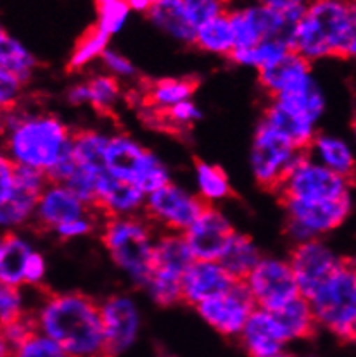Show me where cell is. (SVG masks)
Here are the masks:
<instances>
[{
    "instance_id": "6da1fadb",
    "label": "cell",
    "mask_w": 356,
    "mask_h": 357,
    "mask_svg": "<svg viewBox=\"0 0 356 357\" xmlns=\"http://www.w3.org/2000/svg\"><path fill=\"white\" fill-rule=\"evenodd\" d=\"M36 328L61 345L68 357H111L101 304L78 292H47L34 314Z\"/></svg>"
},
{
    "instance_id": "7a4b0ae2",
    "label": "cell",
    "mask_w": 356,
    "mask_h": 357,
    "mask_svg": "<svg viewBox=\"0 0 356 357\" xmlns=\"http://www.w3.org/2000/svg\"><path fill=\"white\" fill-rule=\"evenodd\" d=\"M7 158L20 166L49 174L70 154L73 133L52 114L24 112L20 107L3 112Z\"/></svg>"
},
{
    "instance_id": "3957f363",
    "label": "cell",
    "mask_w": 356,
    "mask_h": 357,
    "mask_svg": "<svg viewBox=\"0 0 356 357\" xmlns=\"http://www.w3.org/2000/svg\"><path fill=\"white\" fill-rule=\"evenodd\" d=\"M356 35V0H310L292 36V50L310 63L350 59Z\"/></svg>"
},
{
    "instance_id": "277c9868",
    "label": "cell",
    "mask_w": 356,
    "mask_h": 357,
    "mask_svg": "<svg viewBox=\"0 0 356 357\" xmlns=\"http://www.w3.org/2000/svg\"><path fill=\"white\" fill-rule=\"evenodd\" d=\"M103 243L116 266L125 271L135 285L147 287L156 242L151 227L144 220L135 216L106 218Z\"/></svg>"
},
{
    "instance_id": "5b68a950",
    "label": "cell",
    "mask_w": 356,
    "mask_h": 357,
    "mask_svg": "<svg viewBox=\"0 0 356 357\" xmlns=\"http://www.w3.org/2000/svg\"><path fill=\"white\" fill-rule=\"evenodd\" d=\"M317 323L343 340H351L356 323V269L348 257L310 298Z\"/></svg>"
},
{
    "instance_id": "8992f818",
    "label": "cell",
    "mask_w": 356,
    "mask_h": 357,
    "mask_svg": "<svg viewBox=\"0 0 356 357\" xmlns=\"http://www.w3.org/2000/svg\"><path fill=\"white\" fill-rule=\"evenodd\" d=\"M304 7L277 9L263 2H256L232 9L228 14L235 33V50L251 49L268 40H281L289 43L292 49V36L303 17Z\"/></svg>"
},
{
    "instance_id": "52a82bcc",
    "label": "cell",
    "mask_w": 356,
    "mask_h": 357,
    "mask_svg": "<svg viewBox=\"0 0 356 357\" xmlns=\"http://www.w3.org/2000/svg\"><path fill=\"white\" fill-rule=\"evenodd\" d=\"M194 261L184 233L168 231L159 236L154 245L151 278L145 287L156 304L168 307L181 302V282Z\"/></svg>"
},
{
    "instance_id": "ba28073f",
    "label": "cell",
    "mask_w": 356,
    "mask_h": 357,
    "mask_svg": "<svg viewBox=\"0 0 356 357\" xmlns=\"http://www.w3.org/2000/svg\"><path fill=\"white\" fill-rule=\"evenodd\" d=\"M308 152L310 149L303 151L296 147L290 138L261 119L254 135L253 151H251V166H253L254 178L261 187L277 194L290 169Z\"/></svg>"
},
{
    "instance_id": "9c48e42d",
    "label": "cell",
    "mask_w": 356,
    "mask_h": 357,
    "mask_svg": "<svg viewBox=\"0 0 356 357\" xmlns=\"http://www.w3.org/2000/svg\"><path fill=\"white\" fill-rule=\"evenodd\" d=\"M106 167L112 176L135 185L145 195L170 183L168 171L163 162L126 135L109 138Z\"/></svg>"
},
{
    "instance_id": "30bf717a",
    "label": "cell",
    "mask_w": 356,
    "mask_h": 357,
    "mask_svg": "<svg viewBox=\"0 0 356 357\" xmlns=\"http://www.w3.org/2000/svg\"><path fill=\"white\" fill-rule=\"evenodd\" d=\"M351 187L353 185L346 178L311 159L308 152L287 174L284 183L277 190V197L281 202H327L350 195Z\"/></svg>"
},
{
    "instance_id": "8fae6325",
    "label": "cell",
    "mask_w": 356,
    "mask_h": 357,
    "mask_svg": "<svg viewBox=\"0 0 356 357\" xmlns=\"http://www.w3.org/2000/svg\"><path fill=\"white\" fill-rule=\"evenodd\" d=\"M285 228L287 233L297 242L318 238L323 233L344 223L351 211V197H341L327 202H296L285 200Z\"/></svg>"
},
{
    "instance_id": "7c38bea8",
    "label": "cell",
    "mask_w": 356,
    "mask_h": 357,
    "mask_svg": "<svg viewBox=\"0 0 356 357\" xmlns=\"http://www.w3.org/2000/svg\"><path fill=\"white\" fill-rule=\"evenodd\" d=\"M209 206L202 197L188 194L181 187L168 183L145 199V216L172 233H185Z\"/></svg>"
},
{
    "instance_id": "4fadbf2b",
    "label": "cell",
    "mask_w": 356,
    "mask_h": 357,
    "mask_svg": "<svg viewBox=\"0 0 356 357\" xmlns=\"http://www.w3.org/2000/svg\"><path fill=\"white\" fill-rule=\"evenodd\" d=\"M246 285L256 302V307L272 312L279 311L301 295L289 261L261 259L246 278Z\"/></svg>"
},
{
    "instance_id": "5bb4252c",
    "label": "cell",
    "mask_w": 356,
    "mask_h": 357,
    "mask_svg": "<svg viewBox=\"0 0 356 357\" xmlns=\"http://www.w3.org/2000/svg\"><path fill=\"white\" fill-rule=\"evenodd\" d=\"M195 309L199 316L220 335L239 337L256 309V302L246 282H239L235 283L234 289L205 301Z\"/></svg>"
},
{
    "instance_id": "9a60e30c",
    "label": "cell",
    "mask_w": 356,
    "mask_h": 357,
    "mask_svg": "<svg viewBox=\"0 0 356 357\" xmlns=\"http://www.w3.org/2000/svg\"><path fill=\"white\" fill-rule=\"evenodd\" d=\"M343 257H337L318 238L297 242L289 256V264L299 285L301 295L310 298L315 290L332 275Z\"/></svg>"
},
{
    "instance_id": "2e32d148",
    "label": "cell",
    "mask_w": 356,
    "mask_h": 357,
    "mask_svg": "<svg viewBox=\"0 0 356 357\" xmlns=\"http://www.w3.org/2000/svg\"><path fill=\"white\" fill-rule=\"evenodd\" d=\"M47 180L42 171L16 164V181L14 190L3 202H0V220L3 228H16L34 220L36 206L42 192L45 190Z\"/></svg>"
},
{
    "instance_id": "e0dca14e",
    "label": "cell",
    "mask_w": 356,
    "mask_h": 357,
    "mask_svg": "<svg viewBox=\"0 0 356 357\" xmlns=\"http://www.w3.org/2000/svg\"><path fill=\"white\" fill-rule=\"evenodd\" d=\"M195 261H220L235 235L230 221L209 204L184 233Z\"/></svg>"
},
{
    "instance_id": "ac0fdd59",
    "label": "cell",
    "mask_w": 356,
    "mask_h": 357,
    "mask_svg": "<svg viewBox=\"0 0 356 357\" xmlns=\"http://www.w3.org/2000/svg\"><path fill=\"white\" fill-rule=\"evenodd\" d=\"M104 333L111 357L128 351L140 330V314L135 302L125 295H111L101 304Z\"/></svg>"
},
{
    "instance_id": "d6986e66",
    "label": "cell",
    "mask_w": 356,
    "mask_h": 357,
    "mask_svg": "<svg viewBox=\"0 0 356 357\" xmlns=\"http://www.w3.org/2000/svg\"><path fill=\"white\" fill-rule=\"evenodd\" d=\"M92 207L87 206L78 195H75L63 183H52L49 181L45 190L42 192L36 206L34 223L38 229H52L56 231L63 225L80 220V218L90 214Z\"/></svg>"
},
{
    "instance_id": "ffe728a7",
    "label": "cell",
    "mask_w": 356,
    "mask_h": 357,
    "mask_svg": "<svg viewBox=\"0 0 356 357\" xmlns=\"http://www.w3.org/2000/svg\"><path fill=\"white\" fill-rule=\"evenodd\" d=\"M235 280L220 261H194L181 282V302L198 307L205 301L234 289Z\"/></svg>"
},
{
    "instance_id": "44dd1931",
    "label": "cell",
    "mask_w": 356,
    "mask_h": 357,
    "mask_svg": "<svg viewBox=\"0 0 356 357\" xmlns=\"http://www.w3.org/2000/svg\"><path fill=\"white\" fill-rule=\"evenodd\" d=\"M239 338L249 357H274L284 352L289 342L274 312L261 307L254 309Z\"/></svg>"
},
{
    "instance_id": "7402d4cb",
    "label": "cell",
    "mask_w": 356,
    "mask_h": 357,
    "mask_svg": "<svg viewBox=\"0 0 356 357\" xmlns=\"http://www.w3.org/2000/svg\"><path fill=\"white\" fill-rule=\"evenodd\" d=\"M145 199L147 195L139 187L125 183L106 171L97 185L96 209L106 218L133 216V213L145 206Z\"/></svg>"
},
{
    "instance_id": "603a6c76",
    "label": "cell",
    "mask_w": 356,
    "mask_h": 357,
    "mask_svg": "<svg viewBox=\"0 0 356 357\" xmlns=\"http://www.w3.org/2000/svg\"><path fill=\"white\" fill-rule=\"evenodd\" d=\"M310 76L311 63L296 50H289L284 57L275 61L274 64L258 69L260 85L270 93L272 98L281 96L282 92L292 89Z\"/></svg>"
},
{
    "instance_id": "cb8c5ba5",
    "label": "cell",
    "mask_w": 356,
    "mask_h": 357,
    "mask_svg": "<svg viewBox=\"0 0 356 357\" xmlns=\"http://www.w3.org/2000/svg\"><path fill=\"white\" fill-rule=\"evenodd\" d=\"M199 78L185 76V78H165L145 82L142 89L140 104L144 105L145 112L166 111L185 100H191L194 92L199 86Z\"/></svg>"
},
{
    "instance_id": "d4e9b609",
    "label": "cell",
    "mask_w": 356,
    "mask_h": 357,
    "mask_svg": "<svg viewBox=\"0 0 356 357\" xmlns=\"http://www.w3.org/2000/svg\"><path fill=\"white\" fill-rule=\"evenodd\" d=\"M272 102L279 105L282 111H285L287 114L294 116L301 121L310 123V125H317L318 118L325 109V100H323L320 89L311 76L304 82L297 83L292 89L282 92L281 96L274 97Z\"/></svg>"
},
{
    "instance_id": "484cf974",
    "label": "cell",
    "mask_w": 356,
    "mask_h": 357,
    "mask_svg": "<svg viewBox=\"0 0 356 357\" xmlns=\"http://www.w3.org/2000/svg\"><path fill=\"white\" fill-rule=\"evenodd\" d=\"M145 14L158 30L175 38L177 42L194 45L198 28L192 24L184 0H159Z\"/></svg>"
},
{
    "instance_id": "4316f807",
    "label": "cell",
    "mask_w": 356,
    "mask_h": 357,
    "mask_svg": "<svg viewBox=\"0 0 356 357\" xmlns=\"http://www.w3.org/2000/svg\"><path fill=\"white\" fill-rule=\"evenodd\" d=\"M311 159L323 164L332 169L339 176L346 178L351 185L356 181V161L351 149L341 138L330 137V135H315L310 145Z\"/></svg>"
},
{
    "instance_id": "83f0119b",
    "label": "cell",
    "mask_w": 356,
    "mask_h": 357,
    "mask_svg": "<svg viewBox=\"0 0 356 357\" xmlns=\"http://www.w3.org/2000/svg\"><path fill=\"white\" fill-rule=\"evenodd\" d=\"M31 247L16 233L7 231L0 243V282L2 285H24V271L31 256Z\"/></svg>"
},
{
    "instance_id": "f1b7e54d",
    "label": "cell",
    "mask_w": 356,
    "mask_h": 357,
    "mask_svg": "<svg viewBox=\"0 0 356 357\" xmlns=\"http://www.w3.org/2000/svg\"><path fill=\"white\" fill-rule=\"evenodd\" d=\"M109 138L92 130H82L73 133L71 154L76 166L90 173H106V152Z\"/></svg>"
},
{
    "instance_id": "f546056e",
    "label": "cell",
    "mask_w": 356,
    "mask_h": 357,
    "mask_svg": "<svg viewBox=\"0 0 356 357\" xmlns=\"http://www.w3.org/2000/svg\"><path fill=\"white\" fill-rule=\"evenodd\" d=\"M274 314L284 328L289 342L310 338L315 333V328L318 326L310 301L303 295L290 301L289 304H285L279 311H274Z\"/></svg>"
},
{
    "instance_id": "4dcf8cb0",
    "label": "cell",
    "mask_w": 356,
    "mask_h": 357,
    "mask_svg": "<svg viewBox=\"0 0 356 357\" xmlns=\"http://www.w3.org/2000/svg\"><path fill=\"white\" fill-rule=\"evenodd\" d=\"M194 45L205 52L230 57L235 50V33L234 26H232L230 14L218 16L199 26L195 31Z\"/></svg>"
},
{
    "instance_id": "1f68e13d",
    "label": "cell",
    "mask_w": 356,
    "mask_h": 357,
    "mask_svg": "<svg viewBox=\"0 0 356 357\" xmlns=\"http://www.w3.org/2000/svg\"><path fill=\"white\" fill-rule=\"evenodd\" d=\"M260 250L254 245L253 240L237 231H235L230 245L227 247V250H225L220 259L223 268L239 282H246V278L260 264Z\"/></svg>"
},
{
    "instance_id": "d6a6232c",
    "label": "cell",
    "mask_w": 356,
    "mask_h": 357,
    "mask_svg": "<svg viewBox=\"0 0 356 357\" xmlns=\"http://www.w3.org/2000/svg\"><path fill=\"white\" fill-rule=\"evenodd\" d=\"M0 68L27 85L36 68L34 54L7 31L0 33Z\"/></svg>"
},
{
    "instance_id": "836d02e7",
    "label": "cell",
    "mask_w": 356,
    "mask_h": 357,
    "mask_svg": "<svg viewBox=\"0 0 356 357\" xmlns=\"http://www.w3.org/2000/svg\"><path fill=\"white\" fill-rule=\"evenodd\" d=\"M109 40L111 35L101 30L97 24L90 26L89 30L83 33L76 42L75 49H73L70 61H68V71L78 73L85 68L87 64L92 63L97 57H103V54L109 49Z\"/></svg>"
},
{
    "instance_id": "e575fe53",
    "label": "cell",
    "mask_w": 356,
    "mask_h": 357,
    "mask_svg": "<svg viewBox=\"0 0 356 357\" xmlns=\"http://www.w3.org/2000/svg\"><path fill=\"white\" fill-rule=\"evenodd\" d=\"M290 49L289 43L281 42V40H268V42H261L258 45L251 47V49H237L232 52L228 59L242 66H251V68L263 69L267 66L274 64L281 57H284Z\"/></svg>"
},
{
    "instance_id": "d590c367",
    "label": "cell",
    "mask_w": 356,
    "mask_h": 357,
    "mask_svg": "<svg viewBox=\"0 0 356 357\" xmlns=\"http://www.w3.org/2000/svg\"><path fill=\"white\" fill-rule=\"evenodd\" d=\"M195 178H198L199 192L206 202L227 199L234 194L225 171L214 164L195 159Z\"/></svg>"
},
{
    "instance_id": "8d00e7d4",
    "label": "cell",
    "mask_w": 356,
    "mask_h": 357,
    "mask_svg": "<svg viewBox=\"0 0 356 357\" xmlns=\"http://www.w3.org/2000/svg\"><path fill=\"white\" fill-rule=\"evenodd\" d=\"M87 104L92 105L99 114L111 116L112 107L119 97V85L112 76H94L85 82Z\"/></svg>"
},
{
    "instance_id": "74e56055",
    "label": "cell",
    "mask_w": 356,
    "mask_h": 357,
    "mask_svg": "<svg viewBox=\"0 0 356 357\" xmlns=\"http://www.w3.org/2000/svg\"><path fill=\"white\" fill-rule=\"evenodd\" d=\"M97 9V26L107 35H114L125 26L132 10L128 0H94Z\"/></svg>"
},
{
    "instance_id": "f35d334b",
    "label": "cell",
    "mask_w": 356,
    "mask_h": 357,
    "mask_svg": "<svg viewBox=\"0 0 356 357\" xmlns=\"http://www.w3.org/2000/svg\"><path fill=\"white\" fill-rule=\"evenodd\" d=\"M9 357H68V354L52 338L42 331H35L23 344L17 345Z\"/></svg>"
},
{
    "instance_id": "ab89813d",
    "label": "cell",
    "mask_w": 356,
    "mask_h": 357,
    "mask_svg": "<svg viewBox=\"0 0 356 357\" xmlns=\"http://www.w3.org/2000/svg\"><path fill=\"white\" fill-rule=\"evenodd\" d=\"M184 6L195 28L230 13V0H184Z\"/></svg>"
},
{
    "instance_id": "60d3db41",
    "label": "cell",
    "mask_w": 356,
    "mask_h": 357,
    "mask_svg": "<svg viewBox=\"0 0 356 357\" xmlns=\"http://www.w3.org/2000/svg\"><path fill=\"white\" fill-rule=\"evenodd\" d=\"M24 314L27 312L23 311V295L20 292V287L2 285V289H0V319H2V326L17 321Z\"/></svg>"
},
{
    "instance_id": "b9f144b4",
    "label": "cell",
    "mask_w": 356,
    "mask_h": 357,
    "mask_svg": "<svg viewBox=\"0 0 356 357\" xmlns=\"http://www.w3.org/2000/svg\"><path fill=\"white\" fill-rule=\"evenodd\" d=\"M23 86L24 83L17 79L16 76L0 71V102H2L3 112L13 111L14 107H17Z\"/></svg>"
},
{
    "instance_id": "7bdbcfd3",
    "label": "cell",
    "mask_w": 356,
    "mask_h": 357,
    "mask_svg": "<svg viewBox=\"0 0 356 357\" xmlns=\"http://www.w3.org/2000/svg\"><path fill=\"white\" fill-rule=\"evenodd\" d=\"M96 213L101 214L99 211H92V213L80 218V220H75L71 221V223L63 225V227L56 229V233L59 235V238H64V240L89 235V233H92L94 229H96Z\"/></svg>"
},
{
    "instance_id": "ee69618b",
    "label": "cell",
    "mask_w": 356,
    "mask_h": 357,
    "mask_svg": "<svg viewBox=\"0 0 356 357\" xmlns=\"http://www.w3.org/2000/svg\"><path fill=\"white\" fill-rule=\"evenodd\" d=\"M101 59H103L104 66H106L114 76H119V78H133V76H135V66L130 63L125 56L116 52V50L107 49Z\"/></svg>"
},
{
    "instance_id": "f6af8a7d",
    "label": "cell",
    "mask_w": 356,
    "mask_h": 357,
    "mask_svg": "<svg viewBox=\"0 0 356 357\" xmlns=\"http://www.w3.org/2000/svg\"><path fill=\"white\" fill-rule=\"evenodd\" d=\"M45 275V261L38 252H31L30 259H28L27 271H24V285H40Z\"/></svg>"
},
{
    "instance_id": "bcb514c9",
    "label": "cell",
    "mask_w": 356,
    "mask_h": 357,
    "mask_svg": "<svg viewBox=\"0 0 356 357\" xmlns=\"http://www.w3.org/2000/svg\"><path fill=\"white\" fill-rule=\"evenodd\" d=\"M258 2L277 7V9H292V7H304L310 0H258Z\"/></svg>"
},
{
    "instance_id": "7dc6e473",
    "label": "cell",
    "mask_w": 356,
    "mask_h": 357,
    "mask_svg": "<svg viewBox=\"0 0 356 357\" xmlns=\"http://www.w3.org/2000/svg\"><path fill=\"white\" fill-rule=\"evenodd\" d=\"M156 2H159V0H128L132 10H139V13H147Z\"/></svg>"
},
{
    "instance_id": "c3c4849f",
    "label": "cell",
    "mask_w": 356,
    "mask_h": 357,
    "mask_svg": "<svg viewBox=\"0 0 356 357\" xmlns=\"http://www.w3.org/2000/svg\"><path fill=\"white\" fill-rule=\"evenodd\" d=\"M350 57H355V59H356V35H355L353 42H351V49H350Z\"/></svg>"
},
{
    "instance_id": "681fc988",
    "label": "cell",
    "mask_w": 356,
    "mask_h": 357,
    "mask_svg": "<svg viewBox=\"0 0 356 357\" xmlns=\"http://www.w3.org/2000/svg\"><path fill=\"white\" fill-rule=\"evenodd\" d=\"M274 357H297V356L289 354V352H281V354H277V356H274Z\"/></svg>"
},
{
    "instance_id": "f907efd6",
    "label": "cell",
    "mask_w": 356,
    "mask_h": 357,
    "mask_svg": "<svg viewBox=\"0 0 356 357\" xmlns=\"http://www.w3.org/2000/svg\"><path fill=\"white\" fill-rule=\"evenodd\" d=\"M348 261H350V264L356 269V256L355 257H348Z\"/></svg>"
},
{
    "instance_id": "816d5d0a",
    "label": "cell",
    "mask_w": 356,
    "mask_h": 357,
    "mask_svg": "<svg viewBox=\"0 0 356 357\" xmlns=\"http://www.w3.org/2000/svg\"><path fill=\"white\" fill-rule=\"evenodd\" d=\"M351 340L356 342V323H355V326H353V331H351Z\"/></svg>"
},
{
    "instance_id": "f5cc1de1",
    "label": "cell",
    "mask_w": 356,
    "mask_h": 357,
    "mask_svg": "<svg viewBox=\"0 0 356 357\" xmlns=\"http://www.w3.org/2000/svg\"><path fill=\"white\" fill-rule=\"evenodd\" d=\"M161 357H175V356H170V354H163Z\"/></svg>"
},
{
    "instance_id": "db71d44e",
    "label": "cell",
    "mask_w": 356,
    "mask_h": 357,
    "mask_svg": "<svg viewBox=\"0 0 356 357\" xmlns=\"http://www.w3.org/2000/svg\"><path fill=\"white\" fill-rule=\"evenodd\" d=\"M353 128H355V133H356V121L353 123Z\"/></svg>"
}]
</instances>
